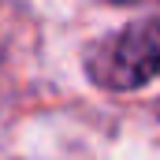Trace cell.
<instances>
[{
    "label": "cell",
    "mask_w": 160,
    "mask_h": 160,
    "mask_svg": "<svg viewBox=\"0 0 160 160\" xmlns=\"http://www.w3.org/2000/svg\"><path fill=\"white\" fill-rule=\"evenodd\" d=\"M97 4H112V8H160V0H97Z\"/></svg>",
    "instance_id": "7a4b0ae2"
},
{
    "label": "cell",
    "mask_w": 160,
    "mask_h": 160,
    "mask_svg": "<svg viewBox=\"0 0 160 160\" xmlns=\"http://www.w3.org/2000/svg\"><path fill=\"white\" fill-rule=\"evenodd\" d=\"M82 67L93 86L108 93H130L160 78V15L134 19L97 38L82 52Z\"/></svg>",
    "instance_id": "6da1fadb"
}]
</instances>
